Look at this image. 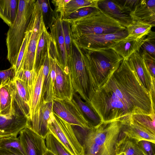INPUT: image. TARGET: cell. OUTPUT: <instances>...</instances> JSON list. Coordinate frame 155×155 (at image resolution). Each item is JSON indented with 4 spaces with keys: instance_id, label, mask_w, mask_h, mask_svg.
<instances>
[{
    "instance_id": "obj_23",
    "label": "cell",
    "mask_w": 155,
    "mask_h": 155,
    "mask_svg": "<svg viewBox=\"0 0 155 155\" xmlns=\"http://www.w3.org/2000/svg\"><path fill=\"white\" fill-rule=\"evenodd\" d=\"M116 154L124 153L125 155H146L134 139L129 138L122 131L116 144Z\"/></svg>"
},
{
    "instance_id": "obj_36",
    "label": "cell",
    "mask_w": 155,
    "mask_h": 155,
    "mask_svg": "<svg viewBox=\"0 0 155 155\" xmlns=\"http://www.w3.org/2000/svg\"><path fill=\"white\" fill-rule=\"evenodd\" d=\"M29 31L28 27L25 36L19 52L15 64V66H13L15 70V74L22 69L23 59L29 38Z\"/></svg>"
},
{
    "instance_id": "obj_34",
    "label": "cell",
    "mask_w": 155,
    "mask_h": 155,
    "mask_svg": "<svg viewBox=\"0 0 155 155\" xmlns=\"http://www.w3.org/2000/svg\"><path fill=\"white\" fill-rule=\"evenodd\" d=\"M145 51L155 58V32L151 31L146 36L139 51Z\"/></svg>"
},
{
    "instance_id": "obj_10",
    "label": "cell",
    "mask_w": 155,
    "mask_h": 155,
    "mask_svg": "<svg viewBox=\"0 0 155 155\" xmlns=\"http://www.w3.org/2000/svg\"><path fill=\"white\" fill-rule=\"evenodd\" d=\"M128 35L126 28L113 34H89L71 38L77 41L81 48L88 50H97L110 48Z\"/></svg>"
},
{
    "instance_id": "obj_43",
    "label": "cell",
    "mask_w": 155,
    "mask_h": 155,
    "mask_svg": "<svg viewBox=\"0 0 155 155\" xmlns=\"http://www.w3.org/2000/svg\"><path fill=\"white\" fill-rule=\"evenodd\" d=\"M70 0H53L51 2L55 7L54 11L59 14L62 19L64 14V8Z\"/></svg>"
},
{
    "instance_id": "obj_41",
    "label": "cell",
    "mask_w": 155,
    "mask_h": 155,
    "mask_svg": "<svg viewBox=\"0 0 155 155\" xmlns=\"http://www.w3.org/2000/svg\"><path fill=\"white\" fill-rule=\"evenodd\" d=\"M126 12L130 14L135 9L140 0H116Z\"/></svg>"
},
{
    "instance_id": "obj_19",
    "label": "cell",
    "mask_w": 155,
    "mask_h": 155,
    "mask_svg": "<svg viewBox=\"0 0 155 155\" xmlns=\"http://www.w3.org/2000/svg\"><path fill=\"white\" fill-rule=\"evenodd\" d=\"M133 21H140L155 26V0H140L130 14Z\"/></svg>"
},
{
    "instance_id": "obj_12",
    "label": "cell",
    "mask_w": 155,
    "mask_h": 155,
    "mask_svg": "<svg viewBox=\"0 0 155 155\" xmlns=\"http://www.w3.org/2000/svg\"><path fill=\"white\" fill-rule=\"evenodd\" d=\"M48 48L43 64L44 79L42 91V105L53 101L56 77V62Z\"/></svg>"
},
{
    "instance_id": "obj_35",
    "label": "cell",
    "mask_w": 155,
    "mask_h": 155,
    "mask_svg": "<svg viewBox=\"0 0 155 155\" xmlns=\"http://www.w3.org/2000/svg\"><path fill=\"white\" fill-rule=\"evenodd\" d=\"M36 73V72L34 69L32 70L22 69L16 74L15 78L32 87Z\"/></svg>"
},
{
    "instance_id": "obj_22",
    "label": "cell",
    "mask_w": 155,
    "mask_h": 155,
    "mask_svg": "<svg viewBox=\"0 0 155 155\" xmlns=\"http://www.w3.org/2000/svg\"><path fill=\"white\" fill-rule=\"evenodd\" d=\"M13 81L0 86V115L7 116L12 113L14 91Z\"/></svg>"
},
{
    "instance_id": "obj_27",
    "label": "cell",
    "mask_w": 155,
    "mask_h": 155,
    "mask_svg": "<svg viewBox=\"0 0 155 155\" xmlns=\"http://www.w3.org/2000/svg\"><path fill=\"white\" fill-rule=\"evenodd\" d=\"M52 109L53 101L44 104L41 109L38 129L37 134L45 139L50 132L48 124L50 114L53 112Z\"/></svg>"
},
{
    "instance_id": "obj_44",
    "label": "cell",
    "mask_w": 155,
    "mask_h": 155,
    "mask_svg": "<svg viewBox=\"0 0 155 155\" xmlns=\"http://www.w3.org/2000/svg\"><path fill=\"white\" fill-rule=\"evenodd\" d=\"M0 155H22L18 152L12 150L0 148Z\"/></svg>"
},
{
    "instance_id": "obj_28",
    "label": "cell",
    "mask_w": 155,
    "mask_h": 155,
    "mask_svg": "<svg viewBox=\"0 0 155 155\" xmlns=\"http://www.w3.org/2000/svg\"><path fill=\"white\" fill-rule=\"evenodd\" d=\"M151 25L137 21H133L126 28L128 36L140 39L146 36L151 31Z\"/></svg>"
},
{
    "instance_id": "obj_46",
    "label": "cell",
    "mask_w": 155,
    "mask_h": 155,
    "mask_svg": "<svg viewBox=\"0 0 155 155\" xmlns=\"http://www.w3.org/2000/svg\"><path fill=\"white\" fill-rule=\"evenodd\" d=\"M9 136L5 134L4 133H3L0 130V137H5V136Z\"/></svg>"
},
{
    "instance_id": "obj_39",
    "label": "cell",
    "mask_w": 155,
    "mask_h": 155,
    "mask_svg": "<svg viewBox=\"0 0 155 155\" xmlns=\"http://www.w3.org/2000/svg\"><path fill=\"white\" fill-rule=\"evenodd\" d=\"M99 9L98 8L92 7L82 8L71 14L65 19L63 20L73 19L83 17Z\"/></svg>"
},
{
    "instance_id": "obj_14",
    "label": "cell",
    "mask_w": 155,
    "mask_h": 155,
    "mask_svg": "<svg viewBox=\"0 0 155 155\" xmlns=\"http://www.w3.org/2000/svg\"><path fill=\"white\" fill-rule=\"evenodd\" d=\"M55 70L53 100H71L74 91L69 70L63 71L56 63Z\"/></svg>"
},
{
    "instance_id": "obj_33",
    "label": "cell",
    "mask_w": 155,
    "mask_h": 155,
    "mask_svg": "<svg viewBox=\"0 0 155 155\" xmlns=\"http://www.w3.org/2000/svg\"><path fill=\"white\" fill-rule=\"evenodd\" d=\"M40 4L45 27L47 30L51 23L55 15L50 5L49 0H38Z\"/></svg>"
},
{
    "instance_id": "obj_25",
    "label": "cell",
    "mask_w": 155,
    "mask_h": 155,
    "mask_svg": "<svg viewBox=\"0 0 155 155\" xmlns=\"http://www.w3.org/2000/svg\"><path fill=\"white\" fill-rule=\"evenodd\" d=\"M19 0H0V18L10 27L18 12Z\"/></svg>"
},
{
    "instance_id": "obj_37",
    "label": "cell",
    "mask_w": 155,
    "mask_h": 155,
    "mask_svg": "<svg viewBox=\"0 0 155 155\" xmlns=\"http://www.w3.org/2000/svg\"><path fill=\"white\" fill-rule=\"evenodd\" d=\"M138 53L143 59L146 66L152 78L155 79V58L145 51H139Z\"/></svg>"
},
{
    "instance_id": "obj_2",
    "label": "cell",
    "mask_w": 155,
    "mask_h": 155,
    "mask_svg": "<svg viewBox=\"0 0 155 155\" xmlns=\"http://www.w3.org/2000/svg\"><path fill=\"white\" fill-rule=\"evenodd\" d=\"M68 67L74 92L85 101L89 102L97 89L88 66L85 63L82 50L71 38Z\"/></svg>"
},
{
    "instance_id": "obj_24",
    "label": "cell",
    "mask_w": 155,
    "mask_h": 155,
    "mask_svg": "<svg viewBox=\"0 0 155 155\" xmlns=\"http://www.w3.org/2000/svg\"><path fill=\"white\" fill-rule=\"evenodd\" d=\"M73 97L78 105L91 128L98 127L103 122L99 116L90 104L89 102L83 101L81 96L75 92L74 93Z\"/></svg>"
},
{
    "instance_id": "obj_47",
    "label": "cell",
    "mask_w": 155,
    "mask_h": 155,
    "mask_svg": "<svg viewBox=\"0 0 155 155\" xmlns=\"http://www.w3.org/2000/svg\"><path fill=\"white\" fill-rule=\"evenodd\" d=\"M116 155H125V153H120L118 154H116Z\"/></svg>"
},
{
    "instance_id": "obj_3",
    "label": "cell",
    "mask_w": 155,
    "mask_h": 155,
    "mask_svg": "<svg viewBox=\"0 0 155 155\" xmlns=\"http://www.w3.org/2000/svg\"><path fill=\"white\" fill-rule=\"evenodd\" d=\"M81 49L84 60L97 89L106 82L123 58L111 48L97 50Z\"/></svg>"
},
{
    "instance_id": "obj_26",
    "label": "cell",
    "mask_w": 155,
    "mask_h": 155,
    "mask_svg": "<svg viewBox=\"0 0 155 155\" xmlns=\"http://www.w3.org/2000/svg\"><path fill=\"white\" fill-rule=\"evenodd\" d=\"M51 40L50 33L45 28L40 36L36 49L34 67L36 72L44 63Z\"/></svg>"
},
{
    "instance_id": "obj_18",
    "label": "cell",
    "mask_w": 155,
    "mask_h": 155,
    "mask_svg": "<svg viewBox=\"0 0 155 155\" xmlns=\"http://www.w3.org/2000/svg\"><path fill=\"white\" fill-rule=\"evenodd\" d=\"M127 60L142 86L150 93L155 79L151 76L143 58L138 52H135Z\"/></svg>"
},
{
    "instance_id": "obj_4",
    "label": "cell",
    "mask_w": 155,
    "mask_h": 155,
    "mask_svg": "<svg viewBox=\"0 0 155 155\" xmlns=\"http://www.w3.org/2000/svg\"><path fill=\"white\" fill-rule=\"evenodd\" d=\"M65 20L70 23L72 38L89 34L114 33L127 28L99 9L83 17Z\"/></svg>"
},
{
    "instance_id": "obj_15",
    "label": "cell",
    "mask_w": 155,
    "mask_h": 155,
    "mask_svg": "<svg viewBox=\"0 0 155 155\" xmlns=\"http://www.w3.org/2000/svg\"><path fill=\"white\" fill-rule=\"evenodd\" d=\"M13 111L8 116L0 115V130L8 136H17L21 131L29 127L30 120L21 112Z\"/></svg>"
},
{
    "instance_id": "obj_13",
    "label": "cell",
    "mask_w": 155,
    "mask_h": 155,
    "mask_svg": "<svg viewBox=\"0 0 155 155\" xmlns=\"http://www.w3.org/2000/svg\"><path fill=\"white\" fill-rule=\"evenodd\" d=\"M18 137L26 155H44L47 150L45 139L27 127L19 133Z\"/></svg>"
},
{
    "instance_id": "obj_48",
    "label": "cell",
    "mask_w": 155,
    "mask_h": 155,
    "mask_svg": "<svg viewBox=\"0 0 155 155\" xmlns=\"http://www.w3.org/2000/svg\"><path fill=\"white\" fill-rule=\"evenodd\" d=\"M1 137H0V138Z\"/></svg>"
},
{
    "instance_id": "obj_17",
    "label": "cell",
    "mask_w": 155,
    "mask_h": 155,
    "mask_svg": "<svg viewBox=\"0 0 155 155\" xmlns=\"http://www.w3.org/2000/svg\"><path fill=\"white\" fill-rule=\"evenodd\" d=\"M97 6L100 10L126 28L133 21L130 14L125 11L116 0H98Z\"/></svg>"
},
{
    "instance_id": "obj_11",
    "label": "cell",
    "mask_w": 155,
    "mask_h": 155,
    "mask_svg": "<svg viewBox=\"0 0 155 155\" xmlns=\"http://www.w3.org/2000/svg\"><path fill=\"white\" fill-rule=\"evenodd\" d=\"M43 67L42 64L36 72L30 102L29 127L36 133L38 130L41 109L42 106V91L44 79Z\"/></svg>"
},
{
    "instance_id": "obj_7",
    "label": "cell",
    "mask_w": 155,
    "mask_h": 155,
    "mask_svg": "<svg viewBox=\"0 0 155 155\" xmlns=\"http://www.w3.org/2000/svg\"><path fill=\"white\" fill-rule=\"evenodd\" d=\"M48 128L72 155H84V149L77 138L71 125L53 111L50 114Z\"/></svg>"
},
{
    "instance_id": "obj_38",
    "label": "cell",
    "mask_w": 155,
    "mask_h": 155,
    "mask_svg": "<svg viewBox=\"0 0 155 155\" xmlns=\"http://www.w3.org/2000/svg\"><path fill=\"white\" fill-rule=\"evenodd\" d=\"M62 20L66 49L67 54L69 58L70 54L71 40L70 24L68 21L65 20Z\"/></svg>"
},
{
    "instance_id": "obj_31",
    "label": "cell",
    "mask_w": 155,
    "mask_h": 155,
    "mask_svg": "<svg viewBox=\"0 0 155 155\" xmlns=\"http://www.w3.org/2000/svg\"><path fill=\"white\" fill-rule=\"evenodd\" d=\"M130 119L134 122L155 134V114L133 115Z\"/></svg>"
},
{
    "instance_id": "obj_30",
    "label": "cell",
    "mask_w": 155,
    "mask_h": 155,
    "mask_svg": "<svg viewBox=\"0 0 155 155\" xmlns=\"http://www.w3.org/2000/svg\"><path fill=\"white\" fill-rule=\"evenodd\" d=\"M45 142L47 149L55 155H72L50 132L45 138Z\"/></svg>"
},
{
    "instance_id": "obj_42",
    "label": "cell",
    "mask_w": 155,
    "mask_h": 155,
    "mask_svg": "<svg viewBox=\"0 0 155 155\" xmlns=\"http://www.w3.org/2000/svg\"><path fill=\"white\" fill-rule=\"evenodd\" d=\"M137 143L146 155H155V143L145 140L140 141Z\"/></svg>"
},
{
    "instance_id": "obj_8",
    "label": "cell",
    "mask_w": 155,
    "mask_h": 155,
    "mask_svg": "<svg viewBox=\"0 0 155 155\" xmlns=\"http://www.w3.org/2000/svg\"><path fill=\"white\" fill-rule=\"evenodd\" d=\"M62 21L59 14L55 12L49 27L51 40L49 51L56 64L63 71H65L69 70L68 58L66 49Z\"/></svg>"
},
{
    "instance_id": "obj_29",
    "label": "cell",
    "mask_w": 155,
    "mask_h": 155,
    "mask_svg": "<svg viewBox=\"0 0 155 155\" xmlns=\"http://www.w3.org/2000/svg\"><path fill=\"white\" fill-rule=\"evenodd\" d=\"M98 0H70L64 8L62 19H65L71 14L78 9L85 7H92L98 8Z\"/></svg>"
},
{
    "instance_id": "obj_16",
    "label": "cell",
    "mask_w": 155,
    "mask_h": 155,
    "mask_svg": "<svg viewBox=\"0 0 155 155\" xmlns=\"http://www.w3.org/2000/svg\"><path fill=\"white\" fill-rule=\"evenodd\" d=\"M13 106L20 110L26 117L30 119V102L32 87L21 81L15 78Z\"/></svg>"
},
{
    "instance_id": "obj_5",
    "label": "cell",
    "mask_w": 155,
    "mask_h": 155,
    "mask_svg": "<svg viewBox=\"0 0 155 155\" xmlns=\"http://www.w3.org/2000/svg\"><path fill=\"white\" fill-rule=\"evenodd\" d=\"M36 0H19L16 18L7 33V58L11 66L15 64Z\"/></svg>"
},
{
    "instance_id": "obj_9",
    "label": "cell",
    "mask_w": 155,
    "mask_h": 155,
    "mask_svg": "<svg viewBox=\"0 0 155 155\" xmlns=\"http://www.w3.org/2000/svg\"><path fill=\"white\" fill-rule=\"evenodd\" d=\"M53 111L71 125L87 129L91 128L78 103L71 100L54 99Z\"/></svg>"
},
{
    "instance_id": "obj_1",
    "label": "cell",
    "mask_w": 155,
    "mask_h": 155,
    "mask_svg": "<svg viewBox=\"0 0 155 155\" xmlns=\"http://www.w3.org/2000/svg\"><path fill=\"white\" fill-rule=\"evenodd\" d=\"M103 122L128 120L136 114H155L151 94L142 86L127 60H123L89 102Z\"/></svg>"
},
{
    "instance_id": "obj_20",
    "label": "cell",
    "mask_w": 155,
    "mask_h": 155,
    "mask_svg": "<svg viewBox=\"0 0 155 155\" xmlns=\"http://www.w3.org/2000/svg\"><path fill=\"white\" fill-rule=\"evenodd\" d=\"M146 37L137 39L127 36L117 42L110 48L113 50L124 60H127L134 52H139Z\"/></svg>"
},
{
    "instance_id": "obj_32",
    "label": "cell",
    "mask_w": 155,
    "mask_h": 155,
    "mask_svg": "<svg viewBox=\"0 0 155 155\" xmlns=\"http://www.w3.org/2000/svg\"><path fill=\"white\" fill-rule=\"evenodd\" d=\"M0 148L17 151L23 155H26L19 137L10 135L0 138Z\"/></svg>"
},
{
    "instance_id": "obj_40",
    "label": "cell",
    "mask_w": 155,
    "mask_h": 155,
    "mask_svg": "<svg viewBox=\"0 0 155 155\" xmlns=\"http://www.w3.org/2000/svg\"><path fill=\"white\" fill-rule=\"evenodd\" d=\"M15 73L14 67H11L6 70L0 71V86L13 81L15 78Z\"/></svg>"
},
{
    "instance_id": "obj_6",
    "label": "cell",
    "mask_w": 155,
    "mask_h": 155,
    "mask_svg": "<svg viewBox=\"0 0 155 155\" xmlns=\"http://www.w3.org/2000/svg\"><path fill=\"white\" fill-rule=\"evenodd\" d=\"M45 28L41 5L36 0L28 28L30 34L23 59L22 69H34L36 49L40 36ZM21 69V70H22Z\"/></svg>"
},
{
    "instance_id": "obj_45",
    "label": "cell",
    "mask_w": 155,
    "mask_h": 155,
    "mask_svg": "<svg viewBox=\"0 0 155 155\" xmlns=\"http://www.w3.org/2000/svg\"><path fill=\"white\" fill-rule=\"evenodd\" d=\"M44 155H55L54 153L48 149Z\"/></svg>"
},
{
    "instance_id": "obj_21",
    "label": "cell",
    "mask_w": 155,
    "mask_h": 155,
    "mask_svg": "<svg viewBox=\"0 0 155 155\" xmlns=\"http://www.w3.org/2000/svg\"><path fill=\"white\" fill-rule=\"evenodd\" d=\"M122 131L137 142L145 140L155 143V134L132 121L130 117L129 122L123 124Z\"/></svg>"
}]
</instances>
